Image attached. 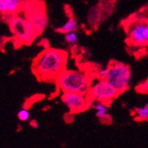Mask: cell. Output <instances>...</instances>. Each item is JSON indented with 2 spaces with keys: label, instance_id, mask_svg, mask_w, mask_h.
I'll return each instance as SVG.
<instances>
[{
  "label": "cell",
  "instance_id": "cell-1",
  "mask_svg": "<svg viewBox=\"0 0 148 148\" xmlns=\"http://www.w3.org/2000/svg\"><path fill=\"white\" fill-rule=\"evenodd\" d=\"M68 53L60 49L46 48L34 59L32 71L42 82H55L59 74L66 68Z\"/></svg>",
  "mask_w": 148,
  "mask_h": 148
},
{
  "label": "cell",
  "instance_id": "cell-2",
  "mask_svg": "<svg viewBox=\"0 0 148 148\" xmlns=\"http://www.w3.org/2000/svg\"><path fill=\"white\" fill-rule=\"evenodd\" d=\"M55 83L62 92L71 91L87 93L92 81L83 71L65 68L56 78Z\"/></svg>",
  "mask_w": 148,
  "mask_h": 148
},
{
  "label": "cell",
  "instance_id": "cell-3",
  "mask_svg": "<svg viewBox=\"0 0 148 148\" xmlns=\"http://www.w3.org/2000/svg\"><path fill=\"white\" fill-rule=\"evenodd\" d=\"M8 26L15 41L21 44H30L38 35L27 18L20 13L11 18Z\"/></svg>",
  "mask_w": 148,
  "mask_h": 148
},
{
  "label": "cell",
  "instance_id": "cell-4",
  "mask_svg": "<svg viewBox=\"0 0 148 148\" xmlns=\"http://www.w3.org/2000/svg\"><path fill=\"white\" fill-rule=\"evenodd\" d=\"M108 71L105 77L119 94L127 90L132 81V70L129 65L112 61L108 66Z\"/></svg>",
  "mask_w": 148,
  "mask_h": 148
},
{
  "label": "cell",
  "instance_id": "cell-5",
  "mask_svg": "<svg viewBox=\"0 0 148 148\" xmlns=\"http://www.w3.org/2000/svg\"><path fill=\"white\" fill-rule=\"evenodd\" d=\"M21 11L31 22L37 34L40 35L45 30L48 25V16L42 1L39 0L31 2L26 0Z\"/></svg>",
  "mask_w": 148,
  "mask_h": 148
},
{
  "label": "cell",
  "instance_id": "cell-6",
  "mask_svg": "<svg viewBox=\"0 0 148 148\" xmlns=\"http://www.w3.org/2000/svg\"><path fill=\"white\" fill-rule=\"evenodd\" d=\"M119 93L111 85L107 80L96 78L95 81L92 82L87 91V96L92 101H100L109 105Z\"/></svg>",
  "mask_w": 148,
  "mask_h": 148
},
{
  "label": "cell",
  "instance_id": "cell-7",
  "mask_svg": "<svg viewBox=\"0 0 148 148\" xmlns=\"http://www.w3.org/2000/svg\"><path fill=\"white\" fill-rule=\"evenodd\" d=\"M128 43L134 47H144L148 45V21L133 20L126 29Z\"/></svg>",
  "mask_w": 148,
  "mask_h": 148
},
{
  "label": "cell",
  "instance_id": "cell-8",
  "mask_svg": "<svg viewBox=\"0 0 148 148\" xmlns=\"http://www.w3.org/2000/svg\"><path fill=\"white\" fill-rule=\"evenodd\" d=\"M61 100L71 113L83 112L91 105V100L89 99L87 93L81 92L63 91Z\"/></svg>",
  "mask_w": 148,
  "mask_h": 148
},
{
  "label": "cell",
  "instance_id": "cell-9",
  "mask_svg": "<svg viewBox=\"0 0 148 148\" xmlns=\"http://www.w3.org/2000/svg\"><path fill=\"white\" fill-rule=\"evenodd\" d=\"M91 105L92 106V107H94V109L95 111L96 116L102 122H106L110 120V117L108 115V105L100 102V101H92Z\"/></svg>",
  "mask_w": 148,
  "mask_h": 148
},
{
  "label": "cell",
  "instance_id": "cell-10",
  "mask_svg": "<svg viewBox=\"0 0 148 148\" xmlns=\"http://www.w3.org/2000/svg\"><path fill=\"white\" fill-rule=\"evenodd\" d=\"M77 28H78V22H77L76 19L74 17L71 16L63 26L56 28V31L64 35L65 33H68V32L76 31Z\"/></svg>",
  "mask_w": 148,
  "mask_h": 148
},
{
  "label": "cell",
  "instance_id": "cell-11",
  "mask_svg": "<svg viewBox=\"0 0 148 148\" xmlns=\"http://www.w3.org/2000/svg\"><path fill=\"white\" fill-rule=\"evenodd\" d=\"M5 1L7 6L8 13L14 15L21 12L22 6L26 0H5Z\"/></svg>",
  "mask_w": 148,
  "mask_h": 148
},
{
  "label": "cell",
  "instance_id": "cell-12",
  "mask_svg": "<svg viewBox=\"0 0 148 148\" xmlns=\"http://www.w3.org/2000/svg\"><path fill=\"white\" fill-rule=\"evenodd\" d=\"M134 116L138 120H141V121L148 120V102L145 104L143 106L134 110Z\"/></svg>",
  "mask_w": 148,
  "mask_h": 148
},
{
  "label": "cell",
  "instance_id": "cell-13",
  "mask_svg": "<svg viewBox=\"0 0 148 148\" xmlns=\"http://www.w3.org/2000/svg\"><path fill=\"white\" fill-rule=\"evenodd\" d=\"M64 40L66 44L70 46H74L76 45L78 41H79V36L76 31H71L64 34Z\"/></svg>",
  "mask_w": 148,
  "mask_h": 148
},
{
  "label": "cell",
  "instance_id": "cell-14",
  "mask_svg": "<svg viewBox=\"0 0 148 148\" xmlns=\"http://www.w3.org/2000/svg\"><path fill=\"white\" fill-rule=\"evenodd\" d=\"M17 116H18V119L20 120L21 122H27L30 118V113H29V111L27 109L22 108L18 112Z\"/></svg>",
  "mask_w": 148,
  "mask_h": 148
},
{
  "label": "cell",
  "instance_id": "cell-15",
  "mask_svg": "<svg viewBox=\"0 0 148 148\" xmlns=\"http://www.w3.org/2000/svg\"><path fill=\"white\" fill-rule=\"evenodd\" d=\"M108 71V67H101L100 69L97 70L96 72V76L97 78H101V79H105L107 74Z\"/></svg>",
  "mask_w": 148,
  "mask_h": 148
},
{
  "label": "cell",
  "instance_id": "cell-16",
  "mask_svg": "<svg viewBox=\"0 0 148 148\" xmlns=\"http://www.w3.org/2000/svg\"><path fill=\"white\" fill-rule=\"evenodd\" d=\"M0 13L2 15L7 14L8 13V9H7V6L5 0H0Z\"/></svg>",
  "mask_w": 148,
  "mask_h": 148
},
{
  "label": "cell",
  "instance_id": "cell-17",
  "mask_svg": "<svg viewBox=\"0 0 148 148\" xmlns=\"http://www.w3.org/2000/svg\"><path fill=\"white\" fill-rule=\"evenodd\" d=\"M30 124H31V126H32L34 129H37V128H38V123H37V122H36L35 120H33V121L30 122Z\"/></svg>",
  "mask_w": 148,
  "mask_h": 148
}]
</instances>
